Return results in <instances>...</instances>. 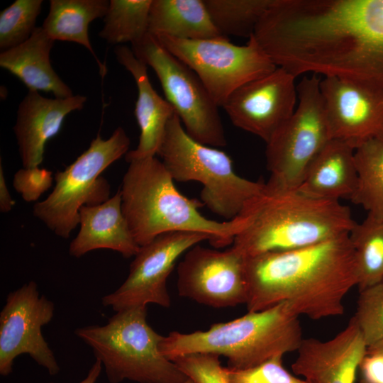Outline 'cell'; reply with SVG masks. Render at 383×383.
<instances>
[{
	"label": "cell",
	"instance_id": "6da1fadb",
	"mask_svg": "<svg viewBox=\"0 0 383 383\" xmlns=\"http://www.w3.org/2000/svg\"><path fill=\"white\" fill-rule=\"evenodd\" d=\"M248 312L287 302L313 320L341 316L343 300L357 284L348 234L310 246L245 257Z\"/></svg>",
	"mask_w": 383,
	"mask_h": 383
},
{
	"label": "cell",
	"instance_id": "7a4b0ae2",
	"mask_svg": "<svg viewBox=\"0 0 383 383\" xmlns=\"http://www.w3.org/2000/svg\"><path fill=\"white\" fill-rule=\"evenodd\" d=\"M238 216L243 226L232 247L245 257L315 245L349 234L356 223L340 201L266 183Z\"/></svg>",
	"mask_w": 383,
	"mask_h": 383
},
{
	"label": "cell",
	"instance_id": "3957f363",
	"mask_svg": "<svg viewBox=\"0 0 383 383\" xmlns=\"http://www.w3.org/2000/svg\"><path fill=\"white\" fill-rule=\"evenodd\" d=\"M128 163L119 189L121 209L140 247L162 234L176 231L204 233L216 247L233 243L243 226L238 216L224 221L204 216L199 211L204 206L201 201L183 195L155 156Z\"/></svg>",
	"mask_w": 383,
	"mask_h": 383
},
{
	"label": "cell",
	"instance_id": "277c9868",
	"mask_svg": "<svg viewBox=\"0 0 383 383\" xmlns=\"http://www.w3.org/2000/svg\"><path fill=\"white\" fill-rule=\"evenodd\" d=\"M299 317L287 302H281L228 322L212 324L206 331L171 332L163 336L159 350L170 360L194 353L223 355L228 358V367L247 369L297 351L304 339Z\"/></svg>",
	"mask_w": 383,
	"mask_h": 383
},
{
	"label": "cell",
	"instance_id": "5b68a950",
	"mask_svg": "<svg viewBox=\"0 0 383 383\" xmlns=\"http://www.w3.org/2000/svg\"><path fill=\"white\" fill-rule=\"evenodd\" d=\"M147 306L117 311L104 326L77 328L105 367L110 383H182L188 377L159 350L163 336L148 323Z\"/></svg>",
	"mask_w": 383,
	"mask_h": 383
},
{
	"label": "cell",
	"instance_id": "8992f818",
	"mask_svg": "<svg viewBox=\"0 0 383 383\" xmlns=\"http://www.w3.org/2000/svg\"><path fill=\"white\" fill-rule=\"evenodd\" d=\"M157 155L174 181L201 183V202L225 221L236 218L265 185L239 176L225 152L193 139L176 113L167 125Z\"/></svg>",
	"mask_w": 383,
	"mask_h": 383
},
{
	"label": "cell",
	"instance_id": "52a82bcc",
	"mask_svg": "<svg viewBox=\"0 0 383 383\" xmlns=\"http://www.w3.org/2000/svg\"><path fill=\"white\" fill-rule=\"evenodd\" d=\"M130 144L122 127L116 128L108 139L97 134L72 163L55 173L53 190L33 206V215L55 235L68 238L79 225L83 206L100 204L110 198V185L101 173L127 154Z\"/></svg>",
	"mask_w": 383,
	"mask_h": 383
},
{
	"label": "cell",
	"instance_id": "ba28073f",
	"mask_svg": "<svg viewBox=\"0 0 383 383\" xmlns=\"http://www.w3.org/2000/svg\"><path fill=\"white\" fill-rule=\"evenodd\" d=\"M317 74L296 85L298 104L293 114L266 143V184L296 189L314 157L332 139Z\"/></svg>",
	"mask_w": 383,
	"mask_h": 383
},
{
	"label": "cell",
	"instance_id": "9c48e42d",
	"mask_svg": "<svg viewBox=\"0 0 383 383\" xmlns=\"http://www.w3.org/2000/svg\"><path fill=\"white\" fill-rule=\"evenodd\" d=\"M154 38L196 73L218 107L238 88L277 67L253 35L245 45H236L228 38Z\"/></svg>",
	"mask_w": 383,
	"mask_h": 383
},
{
	"label": "cell",
	"instance_id": "30bf717a",
	"mask_svg": "<svg viewBox=\"0 0 383 383\" xmlns=\"http://www.w3.org/2000/svg\"><path fill=\"white\" fill-rule=\"evenodd\" d=\"M134 55L156 74L165 99L172 105L186 132L211 147L227 144L218 106L196 74L149 33L131 45Z\"/></svg>",
	"mask_w": 383,
	"mask_h": 383
},
{
	"label": "cell",
	"instance_id": "8fae6325",
	"mask_svg": "<svg viewBox=\"0 0 383 383\" xmlns=\"http://www.w3.org/2000/svg\"><path fill=\"white\" fill-rule=\"evenodd\" d=\"M210 237L204 233L176 231L162 234L140 246L130 265L129 274L114 292L102 298L105 306L119 311L155 304L170 307L167 279L179 257Z\"/></svg>",
	"mask_w": 383,
	"mask_h": 383
},
{
	"label": "cell",
	"instance_id": "7c38bea8",
	"mask_svg": "<svg viewBox=\"0 0 383 383\" xmlns=\"http://www.w3.org/2000/svg\"><path fill=\"white\" fill-rule=\"evenodd\" d=\"M54 304L40 295L34 281L10 292L0 313V374L7 376L15 359L28 354L50 375L60 372L53 352L42 333V327L54 316Z\"/></svg>",
	"mask_w": 383,
	"mask_h": 383
},
{
	"label": "cell",
	"instance_id": "4fadbf2b",
	"mask_svg": "<svg viewBox=\"0 0 383 383\" xmlns=\"http://www.w3.org/2000/svg\"><path fill=\"white\" fill-rule=\"evenodd\" d=\"M245 261L233 247L218 251L193 246L177 267L179 295L214 308L246 304Z\"/></svg>",
	"mask_w": 383,
	"mask_h": 383
},
{
	"label": "cell",
	"instance_id": "5bb4252c",
	"mask_svg": "<svg viewBox=\"0 0 383 383\" xmlns=\"http://www.w3.org/2000/svg\"><path fill=\"white\" fill-rule=\"evenodd\" d=\"M296 77L277 67L235 90L223 108L235 126L267 143L295 111Z\"/></svg>",
	"mask_w": 383,
	"mask_h": 383
},
{
	"label": "cell",
	"instance_id": "9a60e30c",
	"mask_svg": "<svg viewBox=\"0 0 383 383\" xmlns=\"http://www.w3.org/2000/svg\"><path fill=\"white\" fill-rule=\"evenodd\" d=\"M320 90L332 138L356 148L383 135V89L328 76L321 79Z\"/></svg>",
	"mask_w": 383,
	"mask_h": 383
},
{
	"label": "cell",
	"instance_id": "2e32d148",
	"mask_svg": "<svg viewBox=\"0 0 383 383\" xmlns=\"http://www.w3.org/2000/svg\"><path fill=\"white\" fill-rule=\"evenodd\" d=\"M367 348L352 317L346 327L330 340L304 338L292 370L310 383H355Z\"/></svg>",
	"mask_w": 383,
	"mask_h": 383
},
{
	"label": "cell",
	"instance_id": "e0dca14e",
	"mask_svg": "<svg viewBox=\"0 0 383 383\" xmlns=\"http://www.w3.org/2000/svg\"><path fill=\"white\" fill-rule=\"evenodd\" d=\"M86 101L87 97L80 94L47 98L28 90L18 105L13 128L23 167H39L47 142L60 131L67 116L82 110Z\"/></svg>",
	"mask_w": 383,
	"mask_h": 383
},
{
	"label": "cell",
	"instance_id": "ac0fdd59",
	"mask_svg": "<svg viewBox=\"0 0 383 383\" xmlns=\"http://www.w3.org/2000/svg\"><path fill=\"white\" fill-rule=\"evenodd\" d=\"M114 54L118 63L132 75L138 89L134 114L140 129L139 140L136 148L127 152L126 160L128 162L156 156L174 110L155 90L149 80L147 65L134 55L131 48L116 45Z\"/></svg>",
	"mask_w": 383,
	"mask_h": 383
},
{
	"label": "cell",
	"instance_id": "d6986e66",
	"mask_svg": "<svg viewBox=\"0 0 383 383\" xmlns=\"http://www.w3.org/2000/svg\"><path fill=\"white\" fill-rule=\"evenodd\" d=\"M79 231L69 248L70 255L80 257L97 249H109L125 257L140 249L121 209L120 190L106 201L83 206L79 210Z\"/></svg>",
	"mask_w": 383,
	"mask_h": 383
},
{
	"label": "cell",
	"instance_id": "ffe728a7",
	"mask_svg": "<svg viewBox=\"0 0 383 383\" xmlns=\"http://www.w3.org/2000/svg\"><path fill=\"white\" fill-rule=\"evenodd\" d=\"M355 149L345 141L330 140L308 165L297 189L325 200L350 199L357 184Z\"/></svg>",
	"mask_w": 383,
	"mask_h": 383
},
{
	"label": "cell",
	"instance_id": "44dd1931",
	"mask_svg": "<svg viewBox=\"0 0 383 383\" xmlns=\"http://www.w3.org/2000/svg\"><path fill=\"white\" fill-rule=\"evenodd\" d=\"M55 41L38 26L22 44L1 52L0 67L23 82L28 90L52 93L55 98L72 96L71 88L60 77L50 62Z\"/></svg>",
	"mask_w": 383,
	"mask_h": 383
},
{
	"label": "cell",
	"instance_id": "7402d4cb",
	"mask_svg": "<svg viewBox=\"0 0 383 383\" xmlns=\"http://www.w3.org/2000/svg\"><path fill=\"white\" fill-rule=\"evenodd\" d=\"M148 33L182 40L227 38L213 24L204 0H152Z\"/></svg>",
	"mask_w": 383,
	"mask_h": 383
},
{
	"label": "cell",
	"instance_id": "603a6c76",
	"mask_svg": "<svg viewBox=\"0 0 383 383\" xmlns=\"http://www.w3.org/2000/svg\"><path fill=\"white\" fill-rule=\"evenodd\" d=\"M108 0H50L41 27L54 41L72 42L84 47L94 57L104 76L107 69L96 56L89 35V24L105 16Z\"/></svg>",
	"mask_w": 383,
	"mask_h": 383
},
{
	"label": "cell",
	"instance_id": "cb8c5ba5",
	"mask_svg": "<svg viewBox=\"0 0 383 383\" xmlns=\"http://www.w3.org/2000/svg\"><path fill=\"white\" fill-rule=\"evenodd\" d=\"M359 291L383 281V215L367 213L348 234Z\"/></svg>",
	"mask_w": 383,
	"mask_h": 383
},
{
	"label": "cell",
	"instance_id": "d4e9b609",
	"mask_svg": "<svg viewBox=\"0 0 383 383\" xmlns=\"http://www.w3.org/2000/svg\"><path fill=\"white\" fill-rule=\"evenodd\" d=\"M357 184L350 200L370 213L383 215V135L355 149Z\"/></svg>",
	"mask_w": 383,
	"mask_h": 383
},
{
	"label": "cell",
	"instance_id": "484cf974",
	"mask_svg": "<svg viewBox=\"0 0 383 383\" xmlns=\"http://www.w3.org/2000/svg\"><path fill=\"white\" fill-rule=\"evenodd\" d=\"M152 0H111L99 36L111 45H131L148 34Z\"/></svg>",
	"mask_w": 383,
	"mask_h": 383
},
{
	"label": "cell",
	"instance_id": "4316f807",
	"mask_svg": "<svg viewBox=\"0 0 383 383\" xmlns=\"http://www.w3.org/2000/svg\"><path fill=\"white\" fill-rule=\"evenodd\" d=\"M274 0H204L211 18L226 37L250 38Z\"/></svg>",
	"mask_w": 383,
	"mask_h": 383
},
{
	"label": "cell",
	"instance_id": "83f0119b",
	"mask_svg": "<svg viewBox=\"0 0 383 383\" xmlns=\"http://www.w3.org/2000/svg\"><path fill=\"white\" fill-rule=\"evenodd\" d=\"M42 0H16L0 13V49L1 52L26 41L35 28Z\"/></svg>",
	"mask_w": 383,
	"mask_h": 383
},
{
	"label": "cell",
	"instance_id": "f1b7e54d",
	"mask_svg": "<svg viewBox=\"0 0 383 383\" xmlns=\"http://www.w3.org/2000/svg\"><path fill=\"white\" fill-rule=\"evenodd\" d=\"M353 317L367 348L383 339V281L360 291Z\"/></svg>",
	"mask_w": 383,
	"mask_h": 383
},
{
	"label": "cell",
	"instance_id": "f546056e",
	"mask_svg": "<svg viewBox=\"0 0 383 383\" xmlns=\"http://www.w3.org/2000/svg\"><path fill=\"white\" fill-rule=\"evenodd\" d=\"M170 360L195 383H230L218 355L194 353L176 356Z\"/></svg>",
	"mask_w": 383,
	"mask_h": 383
},
{
	"label": "cell",
	"instance_id": "4dcf8cb0",
	"mask_svg": "<svg viewBox=\"0 0 383 383\" xmlns=\"http://www.w3.org/2000/svg\"><path fill=\"white\" fill-rule=\"evenodd\" d=\"M282 357L277 355L243 370L225 367L228 379L230 383H310L288 372L282 365Z\"/></svg>",
	"mask_w": 383,
	"mask_h": 383
},
{
	"label": "cell",
	"instance_id": "1f68e13d",
	"mask_svg": "<svg viewBox=\"0 0 383 383\" xmlns=\"http://www.w3.org/2000/svg\"><path fill=\"white\" fill-rule=\"evenodd\" d=\"M52 172L39 167L18 170L13 176V187L26 202L36 201L53 182Z\"/></svg>",
	"mask_w": 383,
	"mask_h": 383
},
{
	"label": "cell",
	"instance_id": "d6a6232c",
	"mask_svg": "<svg viewBox=\"0 0 383 383\" xmlns=\"http://www.w3.org/2000/svg\"><path fill=\"white\" fill-rule=\"evenodd\" d=\"M359 370L360 382L383 383V352L366 353Z\"/></svg>",
	"mask_w": 383,
	"mask_h": 383
},
{
	"label": "cell",
	"instance_id": "836d02e7",
	"mask_svg": "<svg viewBox=\"0 0 383 383\" xmlns=\"http://www.w3.org/2000/svg\"><path fill=\"white\" fill-rule=\"evenodd\" d=\"M10 192L8 189L4 176V169L1 162L0 163V211L7 213L10 211L14 206Z\"/></svg>",
	"mask_w": 383,
	"mask_h": 383
},
{
	"label": "cell",
	"instance_id": "e575fe53",
	"mask_svg": "<svg viewBox=\"0 0 383 383\" xmlns=\"http://www.w3.org/2000/svg\"><path fill=\"white\" fill-rule=\"evenodd\" d=\"M102 369V363L100 360L96 359L95 362L89 369L86 377L79 383H96L97 379L100 376ZM52 383V382H50Z\"/></svg>",
	"mask_w": 383,
	"mask_h": 383
},
{
	"label": "cell",
	"instance_id": "d590c367",
	"mask_svg": "<svg viewBox=\"0 0 383 383\" xmlns=\"http://www.w3.org/2000/svg\"><path fill=\"white\" fill-rule=\"evenodd\" d=\"M383 352V339L367 348V353Z\"/></svg>",
	"mask_w": 383,
	"mask_h": 383
},
{
	"label": "cell",
	"instance_id": "8d00e7d4",
	"mask_svg": "<svg viewBox=\"0 0 383 383\" xmlns=\"http://www.w3.org/2000/svg\"><path fill=\"white\" fill-rule=\"evenodd\" d=\"M182 383H195L192 379L188 378L186 381Z\"/></svg>",
	"mask_w": 383,
	"mask_h": 383
},
{
	"label": "cell",
	"instance_id": "74e56055",
	"mask_svg": "<svg viewBox=\"0 0 383 383\" xmlns=\"http://www.w3.org/2000/svg\"><path fill=\"white\" fill-rule=\"evenodd\" d=\"M360 383H362V382H360Z\"/></svg>",
	"mask_w": 383,
	"mask_h": 383
}]
</instances>
